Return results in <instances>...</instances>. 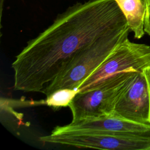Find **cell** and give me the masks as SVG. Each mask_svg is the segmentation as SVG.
<instances>
[{
    "label": "cell",
    "instance_id": "obj_1",
    "mask_svg": "<svg viewBox=\"0 0 150 150\" xmlns=\"http://www.w3.org/2000/svg\"><path fill=\"white\" fill-rule=\"evenodd\" d=\"M126 28L127 20L115 0L76 3L58 15L16 56L11 65L14 89L42 93L88 46Z\"/></svg>",
    "mask_w": 150,
    "mask_h": 150
},
{
    "label": "cell",
    "instance_id": "obj_2",
    "mask_svg": "<svg viewBox=\"0 0 150 150\" xmlns=\"http://www.w3.org/2000/svg\"><path fill=\"white\" fill-rule=\"evenodd\" d=\"M129 28L115 31L95 40L80 53L67 68L42 92L46 97L62 88L76 89L128 38Z\"/></svg>",
    "mask_w": 150,
    "mask_h": 150
},
{
    "label": "cell",
    "instance_id": "obj_3",
    "mask_svg": "<svg viewBox=\"0 0 150 150\" xmlns=\"http://www.w3.org/2000/svg\"><path fill=\"white\" fill-rule=\"evenodd\" d=\"M148 67H150V46L132 42L127 38L80 84L77 90L78 93L84 92L117 76L139 73Z\"/></svg>",
    "mask_w": 150,
    "mask_h": 150
},
{
    "label": "cell",
    "instance_id": "obj_4",
    "mask_svg": "<svg viewBox=\"0 0 150 150\" xmlns=\"http://www.w3.org/2000/svg\"><path fill=\"white\" fill-rule=\"evenodd\" d=\"M137 73L117 76L93 89L77 93L69 105L71 122L112 115L118 100Z\"/></svg>",
    "mask_w": 150,
    "mask_h": 150
},
{
    "label": "cell",
    "instance_id": "obj_5",
    "mask_svg": "<svg viewBox=\"0 0 150 150\" xmlns=\"http://www.w3.org/2000/svg\"><path fill=\"white\" fill-rule=\"evenodd\" d=\"M43 143L105 150H150V137L97 132L53 134L39 138Z\"/></svg>",
    "mask_w": 150,
    "mask_h": 150
},
{
    "label": "cell",
    "instance_id": "obj_6",
    "mask_svg": "<svg viewBox=\"0 0 150 150\" xmlns=\"http://www.w3.org/2000/svg\"><path fill=\"white\" fill-rule=\"evenodd\" d=\"M112 115L150 124V67L134 76L118 100Z\"/></svg>",
    "mask_w": 150,
    "mask_h": 150
},
{
    "label": "cell",
    "instance_id": "obj_7",
    "mask_svg": "<svg viewBox=\"0 0 150 150\" xmlns=\"http://www.w3.org/2000/svg\"><path fill=\"white\" fill-rule=\"evenodd\" d=\"M97 132L115 134H132L150 137V124L138 123L114 115L103 116L71 122L55 127L51 133L66 134Z\"/></svg>",
    "mask_w": 150,
    "mask_h": 150
},
{
    "label": "cell",
    "instance_id": "obj_8",
    "mask_svg": "<svg viewBox=\"0 0 150 150\" xmlns=\"http://www.w3.org/2000/svg\"><path fill=\"white\" fill-rule=\"evenodd\" d=\"M127 22L129 30L134 38H142L144 31V18L146 11L145 3L142 0H115Z\"/></svg>",
    "mask_w": 150,
    "mask_h": 150
},
{
    "label": "cell",
    "instance_id": "obj_9",
    "mask_svg": "<svg viewBox=\"0 0 150 150\" xmlns=\"http://www.w3.org/2000/svg\"><path fill=\"white\" fill-rule=\"evenodd\" d=\"M77 93L78 91L76 89L57 90L46 97V99L45 100V104L53 108L69 107Z\"/></svg>",
    "mask_w": 150,
    "mask_h": 150
},
{
    "label": "cell",
    "instance_id": "obj_10",
    "mask_svg": "<svg viewBox=\"0 0 150 150\" xmlns=\"http://www.w3.org/2000/svg\"><path fill=\"white\" fill-rule=\"evenodd\" d=\"M146 11L144 18V31L150 36V0L145 2Z\"/></svg>",
    "mask_w": 150,
    "mask_h": 150
},
{
    "label": "cell",
    "instance_id": "obj_11",
    "mask_svg": "<svg viewBox=\"0 0 150 150\" xmlns=\"http://www.w3.org/2000/svg\"><path fill=\"white\" fill-rule=\"evenodd\" d=\"M2 3H3V0H1V8L2 7Z\"/></svg>",
    "mask_w": 150,
    "mask_h": 150
},
{
    "label": "cell",
    "instance_id": "obj_12",
    "mask_svg": "<svg viewBox=\"0 0 150 150\" xmlns=\"http://www.w3.org/2000/svg\"><path fill=\"white\" fill-rule=\"evenodd\" d=\"M142 1H144L145 3V2H146L148 0H142Z\"/></svg>",
    "mask_w": 150,
    "mask_h": 150
}]
</instances>
